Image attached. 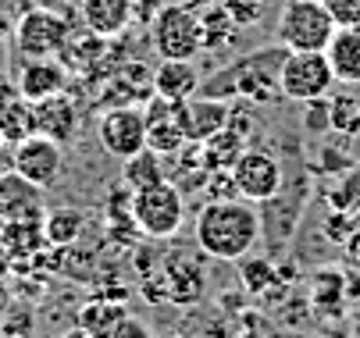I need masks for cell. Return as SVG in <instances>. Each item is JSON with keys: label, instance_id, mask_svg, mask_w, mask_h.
Instances as JSON below:
<instances>
[{"label": "cell", "instance_id": "cell-24", "mask_svg": "<svg viewBox=\"0 0 360 338\" xmlns=\"http://www.w3.org/2000/svg\"><path fill=\"white\" fill-rule=\"evenodd\" d=\"M165 178H168L165 157L153 154V150H139L136 157L122 161V182H125V189H132V192H139V189H146V185H158V182H165Z\"/></svg>", "mask_w": 360, "mask_h": 338}, {"label": "cell", "instance_id": "cell-35", "mask_svg": "<svg viewBox=\"0 0 360 338\" xmlns=\"http://www.w3.org/2000/svg\"><path fill=\"white\" fill-rule=\"evenodd\" d=\"M68 338H86V334H82V331H75V334H68Z\"/></svg>", "mask_w": 360, "mask_h": 338}, {"label": "cell", "instance_id": "cell-3", "mask_svg": "<svg viewBox=\"0 0 360 338\" xmlns=\"http://www.w3.org/2000/svg\"><path fill=\"white\" fill-rule=\"evenodd\" d=\"M335 29L321 0H285L275 22V43L285 50H325Z\"/></svg>", "mask_w": 360, "mask_h": 338}, {"label": "cell", "instance_id": "cell-2", "mask_svg": "<svg viewBox=\"0 0 360 338\" xmlns=\"http://www.w3.org/2000/svg\"><path fill=\"white\" fill-rule=\"evenodd\" d=\"M285 46H268V50H257V54H246L239 61H232L229 68H221V75L200 82V93L207 96H218V100H246V104H257V100H282V86H278V72H282V61H285Z\"/></svg>", "mask_w": 360, "mask_h": 338}, {"label": "cell", "instance_id": "cell-5", "mask_svg": "<svg viewBox=\"0 0 360 338\" xmlns=\"http://www.w3.org/2000/svg\"><path fill=\"white\" fill-rule=\"evenodd\" d=\"M182 217H186V203H182V192L175 189V182L165 178L158 185L132 192V221H136L139 235L172 238L182 228Z\"/></svg>", "mask_w": 360, "mask_h": 338}, {"label": "cell", "instance_id": "cell-22", "mask_svg": "<svg viewBox=\"0 0 360 338\" xmlns=\"http://www.w3.org/2000/svg\"><path fill=\"white\" fill-rule=\"evenodd\" d=\"M86 228V210L79 207H50L43 210V235L50 250H72Z\"/></svg>", "mask_w": 360, "mask_h": 338}, {"label": "cell", "instance_id": "cell-1", "mask_svg": "<svg viewBox=\"0 0 360 338\" xmlns=\"http://www.w3.org/2000/svg\"><path fill=\"white\" fill-rule=\"evenodd\" d=\"M261 235H264V221L257 214V207L243 196L207 200L193 224L196 250L207 253L211 260H243L246 253L257 250Z\"/></svg>", "mask_w": 360, "mask_h": 338}, {"label": "cell", "instance_id": "cell-34", "mask_svg": "<svg viewBox=\"0 0 360 338\" xmlns=\"http://www.w3.org/2000/svg\"><path fill=\"white\" fill-rule=\"evenodd\" d=\"M11 267H15V260L8 257V250H4V246H0V281H4V278L11 274Z\"/></svg>", "mask_w": 360, "mask_h": 338}, {"label": "cell", "instance_id": "cell-17", "mask_svg": "<svg viewBox=\"0 0 360 338\" xmlns=\"http://www.w3.org/2000/svg\"><path fill=\"white\" fill-rule=\"evenodd\" d=\"M325 58L335 72V82L360 86V25H339L325 46Z\"/></svg>", "mask_w": 360, "mask_h": 338}, {"label": "cell", "instance_id": "cell-27", "mask_svg": "<svg viewBox=\"0 0 360 338\" xmlns=\"http://www.w3.org/2000/svg\"><path fill=\"white\" fill-rule=\"evenodd\" d=\"M29 135H36V118H32V104L29 100H18L0 114V139L8 142V147H15V142H22V139H29Z\"/></svg>", "mask_w": 360, "mask_h": 338}, {"label": "cell", "instance_id": "cell-7", "mask_svg": "<svg viewBox=\"0 0 360 338\" xmlns=\"http://www.w3.org/2000/svg\"><path fill=\"white\" fill-rule=\"evenodd\" d=\"M96 139L108 157L129 161L139 150H146V111L139 104H115L100 114Z\"/></svg>", "mask_w": 360, "mask_h": 338}, {"label": "cell", "instance_id": "cell-28", "mask_svg": "<svg viewBox=\"0 0 360 338\" xmlns=\"http://www.w3.org/2000/svg\"><path fill=\"white\" fill-rule=\"evenodd\" d=\"M200 32H203V50H211V46H221L225 39L236 36V22L229 18L225 8H211L207 15H200Z\"/></svg>", "mask_w": 360, "mask_h": 338}, {"label": "cell", "instance_id": "cell-9", "mask_svg": "<svg viewBox=\"0 0 360 338\" xmlns=\"http://www.w3.org/2000/svg\"><path fill=\"white\" fill-rule=\"evenodd\" d=\"M11 171H18L25 182L39 189H50L65 171V147L36 132L11 147Z\"/></svg>", "mask_w": 360, "mask_h": 338}, {"label": "cell", "instance_id": "cell-4", "mask_svg": "<svg viewBox=\"0 0 360 338\" xmlns=\"http://www.w3.org/2000/svg\"><path fill=\"white\" fill-rule=\"evenodd\" d=\"M282 100L296 104H325V96L335 86V72L325 50H289L278 72Z\"/></svg>", "mask_w": 360, "mask_h": 338}, {"label": "cell", "instance_id": "cell-25", "mask_svg": "<svg viewBox=\"0 0 360 338\" xmlns=\"http://www.w3.org/2000/svg\"><path fill=\"white\" fill-rule=\"evenodd\" d=\"M239 264V281H243V288L250 296H268V292H275V285L282 281V271L271 264V260H264V257H243V260H236Z\"/></svg>", "mask_w": 360, "mask_h": 338}, {"label": "cell", "instance_id": "cell-31", "mask_svg": "<svg viewBox=\"0 0 360 338\" xmlns=\"http://www.w3.org/2000/svg\"><path fill=\"white\" fill-rule=\"evenodd\" d=\"M335 25H360V0H321Z\"/></svg>", "mask_w": 360, "mask_h": 338}, {"label": "cell", "instance_id": "cell-26", "mask_svg": "<svg viewBox=\"0 0 360 338\" xmlns=\"http://www.w3.org/2000/svg\"><path fill=\"white\" fill-rule=\"evenodd\" d=\"M342 299H346V278L339 271H332V267L328 271H318L314 281H311V303H314V310L335 317L346 306Z\"/></svg>", "mask_w": 360, "mask_h": 338}, {"label": "cell", "instance_id": "cell-8", "mask_svg": "<svg viewBox=\"0 0 360 338\" xmlns=\"http://www.w3.org/2000/svg\"><path fill=\"white\" fill-rule=\"evenodd\" d=\"M232 182H236V192L243 200L268 203L282 192L285 175H282V164L268 150H243L239 161L232 164Z\"/></svg>", "mask_w": 360, "mask_h": 338}, {"label": "cell", "instance_id": "cell-14", "mask_svg": "<svg viewBox=\"0 0 360 338\" xmlns=\"http://www.w3.org/2000/svg\"><path fill=\"white\" fill-rule=\"evenodd\" d=\"M175 107H179V121H182V132L189 142H203L229 125V104L218 100V96H207V93H200V100L189 96V100H182Z\"/></svg>", "mask_w": 360, "mask_h": 338}, {"label": "cell", "instance_id": "cell-36", "mask_svg": "<svg viewBox=\"0 0 360 338\" xmlns=\"http://www.w3.org/2000/svg\"><path fill=\"white\" fill-rule=\"evenodd\" d=\"M4 147H8V142H4V139H0V154H4Z\"/></svg>", "mask_w": 360, "mask_h": 338}, {"label": "cell", "instance_id": "cell-11", "mask_svg": "<svg viewBox=\"0 0 360 338\" xmlns=\"http://www.w3.org/2000/svg\"><path fill=\"white\" fill-rule=\"evenodd\" d=\"M146 150L161 154V157H175L189 147V139L182 132V121H179V107L172 100H150L146 107Z\"/></svg>", "mask_w": 360, "mask_h": 338}, {"label": "cell", "instance_id": "cell-37", "mask_svg": "<svg viewBox=\"0 0 360 338\" xmlns=\"http://www.w3.org/2000/svg\"><path fill=\"white\" fill-rule=\"evenodd\" d=\"M356 221H360V214H356Z\"/></svg>", "mask_w": 360, "mask_h": 338}, {"label": "cell", "instance_id": "cell-19", "mask_svg": "<svg viewBox=\"0 0 360 338\" xmlns=\"http://www.w3.org/2000/svg\"><path fill=\"white\" fill-rule=\"evenodd\" d=\"M200 93V72L193 61H161L153 68V96L182 104Z\"/></svg>", "mask_w": 360, "mask_h": 338}, {"label": "cell", "instance_id": "cell-13", "mask_svg": "<svg viewBox=\"0 0 360 338\" xmlns=\"http://www.w3.org/2000/svg\"><path fill=\"white\" fill-rule=\"evenodd\" d=\"M32 118H36V132L61 142V147L75 142V135H79V107L68 93H54L46 100H36Z\"/></svg>", "mask_w": 360, "mask_h": 338}, {"label": "cell", "instance_id": "cell-16", "mask_svg": "<svg viewBox=\"0 0 360 338\" xmlns=\"http://www.w3.org/2000/svg\"><path fill=\"white\" fill-rule=\"evenodd\" d=\"M43 192L39 185L25 182L18 171L0 175V221H22V217H43Z\"/></svg>", "mask_w": 360, "mask_h": 338}, {"label": "cell", "instance_id": "cell-29", "mask_svg": "<svg viewBox=\"0 0 360 338\" xmlns=\"http://www.w3.org/2000/svg\"><path fill=\"white\" fill-rule=\"evenodd\" d=\"M328 121L332 128L346 135L360 132V96H335V100H328Z\"/></svg>", "mask_w": 360, "mask_h": 338}, {"label": "cell", "instance_id": "cell-32", "mask_svg": "<svg viewBox=\"0 0 360 338\" xmlns=\"http://www.w3.org/2000/svg\"><path fill=\"white\" fill-rule=\"evenodd\" d=\"M111 338H153V334H150V327H146L139 317H125V320L115 327Z\"/></svg>", "mask_w": 360, "mask_h": 338}, {"label": "cell", "instance_id": "cell-15", "mask_svg": "<svg viewBox=\"0 0 360 338\" xmlns=\"http://www.w3.org/2000/svg\"><path fill=\"white\" fill-rule=\"evenodd\" d=\"M161 281H165V296L168 303H196L203 296V271L196 267L193 253H172L161 260L158 267Z\"/></svg>", "mask_w": 360, "mask_h": 338}, {"label": "cell", "instance_id": "cell-12", "mask_svg": "<svg viewBox=\"0 0 360 338\" xmlns=\"http://www.w3.org/2000/svg\"><path fill=\"white\" fill-rule=\"evenodd\" d=\"M68 75H72V72L65 68L61 58H29V61L18 68L15 86H18V96H22V100L36 104V100L54 96V93H65Z\"/></svg>", "mask_w": 360, "mask_h": 338}, {"label": "cell", "instance_id": "cell-18", "mask_svg": "<svg viewBox=\"0 0 360 338\" xmlns=\"http://www.w3.org/2000/svg\"><path fill=\"white\" fill-rule=\"evenodd\" d=\"M132 11H136L132 0H79L82 25L104 39L125 32V25L132 22Z\"/></svg>", "mask_w": 360, "mask_h": 338}, {"label": "cell", "instance_id": "cell-21", "mask_svg": "<svg viewBox=\"0 0 360 338\" xmlns=\"http://www.w3.org/2000/svg\"><path fill=\"white\" fill-rule=\"evenodd\" d=\"M246 150V135L232 125H225L221 132H214L211 139L200 142V161L203 171H232V164L239 161V154Z\"/></svg>", "mask_w": 360, "mask_h": 338}, {"label": "cell", "instance_id": "cell-30", "mask_svg": "<svg viewBox=\"0 0 360 338\" xmlns=\"http://www.w3.org/2000/svg\"><path fill=\"white\" fill-rule=\"evenodd\" d=\"M221 8L229 11V18H232L236 25H253L257 18H261L264 0H225Z\"/></svg>", "mask_w": 360, "mask_h": 338}, {"label": "cell", "instance_id": "cell-20", "mask_svg": "<svg viewBox=\"0 0 360 338\" xmlns=\"http://www.w3.org/2000/svg\"><path fill=\"white\" fill-rule=\"evenodd\" d=\"M0 246L8 250V257L18 260H36L39 250H46L43 235V217H22V221H0Z\"/></svg>", "mask_w": 360, "mask_h": 338}, {"label": "cell", "instance_id": "cell-10", "mask_svg": "<svg viewBox=\"0 0 360 338\" xmlns=\"http://www.w3.org/2000/svg\"><path fill=\"white\" fill-rule=\"evenodd\" d=\"M68 43V22L58 11L32 8L15 25V46L25 58H58Z\"/></svg>", "mask_w": 360, "mask_h": 338}, {"label": "cell", "instance_id": "cell-6", "mask_svg": "<svg viewBox=\"0 0 360 338\" xmlns=\"http://www.w3.org/2000/svg\"><path fill=\"white\" fill-rule=\"evenodd\" d=\"M153 50L161 61H193L203 50V32H200V15L186 4H168L153 18Z\"/></svg>", "mask_w": 360, "mask_h": 338}, {"label": "cell", "instance_id": "cell-33", "mask_svg": "<svg viewBox=\"0 0 360 338\" xmlns=\"http://www.w3.org/2000/svg\"><path fill=\"white\" fill-rule=\"evenodd\" d=\"M15 100H18V86L8 82V79H0V114H4Z\"/></svg>", "mask_w": 360, "mask_h": 338}, {"label": "cell", "instance_id": "cell-23", "mask_svg": "<svg viewBox=\"0 0 360 338\" xmlns=\"http://www.w3.org/2000/svg\"><path fill=\"white\" fill-rule=\"evenodd\" d=\"M125 317H129V310L122 306V299H89L79 310V331L86 338H111Z\"/></svg>", "mask_w": 360, "mask_h": 338}]
</instances>
